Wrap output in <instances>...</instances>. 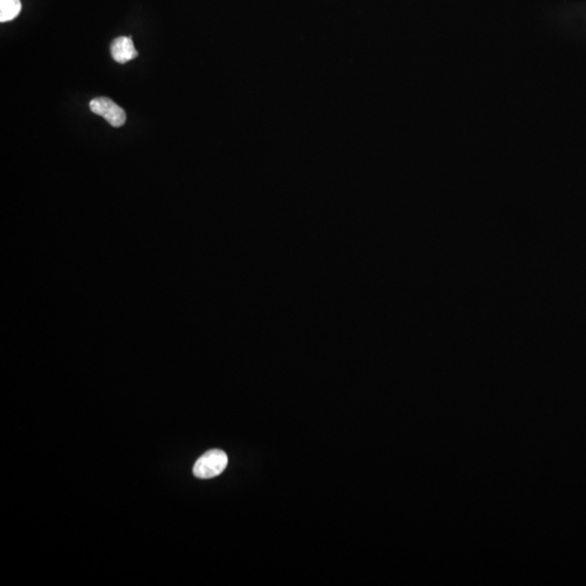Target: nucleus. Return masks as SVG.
Returning <instances> with one entry per match:
<instances>
[{
  "label": "nucleus",
  "mask_w": 586,
  "mask_h": 586,
  "mask_svg": "<svg viewBox=\"0 0 586 586\" xmlns=\"http://www.w3.org/2000/svg\"><path fill=\"white\" fill-rule=\"evenodd\" d=\"M111 55L116 62L124 65L138 55L132 37H117L111 44Z\"/></svg>",
  "instance_id": "nucleus-3"
},
{
  "label": "nucleus",
  "mask_w": 586,
  "mask_h": 586,
  "mask_svg": "<svg viewBox=\"0 0 586 586\" xmlns=\"http://www.w3.org/2000/svg\"><path fill=\"white\" fill-rule=\"evenodd\" d=\"M89 108L95 114L100 115L111 126L121 127L126 122V113L114 101L107 97H99L89 102Z\"/></svg>",
  "instance_id": "nucleus-2"
},
{
  "label": "nucleus",
  "mask_w": 586,
  "mask_h": 586,
  "mask_svg": "<svg viewBox=\"0 0 586 586\" xmlns=\"http://www.w3.org/2000/svg\"><path fill=\"white\" fill-rule=\"evenodd\" d=\"M22 4L20 0H0V22H8L15 19L21 13Z\"/></svg>",
  "instance_id": "nucleus-4"
},
{
  "label": "nucleus",
  "mask_w": 586,
  "mask_h": 586,
  "mask_svg": "<svg viewBox=\"0 0 586 586\" xmlns=\"http://www.w3.org/2000/svg\"><path fill=\"white\" fill-rule=\"evenodd\" d=\"M228 464L225 452L212 450L204 453L194 466V474L199 479H211L220 476Z\"/></svg>",
  "instance_id": "nucleus-1"
}]
</instances>
